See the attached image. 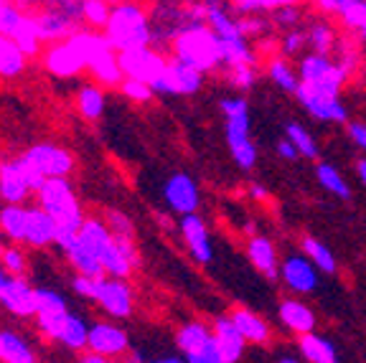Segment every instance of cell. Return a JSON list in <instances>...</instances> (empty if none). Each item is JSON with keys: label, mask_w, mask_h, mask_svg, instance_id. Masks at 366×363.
Here are the masks:
<instances>
[{"label": "cell", "mask_w": 366, "mask_h": 363, "mask_svg": "<svg viewBox=\"0 0 366 363\" xmlns=\"http://www.w3.org/2000/svg\"><path fill=\"white\" fill-rule=\"evenodd\" d=\"M277 320H280V325L287 330V333L297 335V338L315 330L313 307H310L303 297H297V295L280 300V305H277Z\"/></svg>", "instance_id": "20"}, {"label": "cell", "mask_w": 366, "mask_h": 363, "mask_svg": "<svg viewBox=\"0 0 366 363\" xmlns=\"http://www.w3.org/2000/svg\"><path fill=\"white\" fill-rule=\"evenodd\" d=\"M163 201L173 214L183 216V214H196L204 204V193L201 186L191 173L186 171H176L166 178L163 183Z\"/></svg>", "instance_id": "12"}, {"label": "cell", "mask_w": 366, "mask_h": 363, "mask_svg": "<svg viewBox=\"0 0 366 363\" xmlns=\"http://www.w3.org/2000/svg\"><path fill=\"white\" fill-rule=\"evenodd\" d=\"M232 81L234 86H242V89H249L257 81V66H239L232 69Z\"/></svg>", "instance_id": "49"}, {"label": "cell", "mask_w": 366, "mask_h": 363, "mask_svg": "<svg viewBox=\"0 0 366 363\" xmlns=\"http://www.w3.org/2000/svg\"><path fill=\"white\" fill-rule=\"evenodd\" d=\"M356 178H359V186L366 191V155L361 160H356Z\"/></svg>", "instance_id": "51"}, {"label": "cell", "mask_w": 366, "mask_h": 363, "mask_svg": "<svg viewBox=\"0 0 366 363\" xmlns=\"http://www.w3.org/2000/svg\"><path fill=\"white\" fill-rule=\"evenodd\" d=\"M109 0H84L81 3V21H86L94 29H104L109 21Z\"/></svg>", "instance_id": "42"}, {"label": "cell", "mask_w": 366, "mask_h": 363, "mask_svg": "<svg viewBox=\"0 0 366 363\" xmlns=\"http://www.w3.org/2000/svg\"><path fill=\"white\" fill-rule=\"evenodd\" d=\"M0 305L16 318H31L36 315V287L23 274H11L0 287Z\"/></svg>", "instance_id": "17"}, {"label": "cell", "mask_w": 366, "mask_h": 363, "mask_svg": "<svg viewBox=\"0 0 366 363\" xmlns=\"http://www.w3.org/2000/svg\"><path fill=\"white\" fill-rule=\"evenodd\" d=\"M120 56V66L122 74L130 76V79H140V81H153L155 76L166 69V59L155 54L150 46H140V49H130V51H117Z\"/></svg>", "instance_id": "18"}, {"label": "cell", "mask_w": 366, "mask_h": 363, "mask_svg": "<svg viewBox=\"0 0 366 363\" xmlns=\"http://www.w3.org/2000/svg\"><path fill=\"white\" fill-rule=\"evenodd\" d=\"M64 254H66L69 264H71L76 272L92 274V277H99V274H104V267H102V262H99V257L94 254V252L84 244V242H81V237H76L74 242L64 249Z\"/></svg>", "instance_id": "35"}, {"label": "cell", "mask_w": 366, "mask_h": 363, "mask_svg": "<svg viewBox=\"0 0 366 363\" xmlns=\"http://www.w3.org/2000/svg\"><path fill=\"white\" fill-rule=\"evenodd\" d=\"M320 269L313 264L305 252H290L280 259V274L277 279L282 282V287L297 297H308L313 292H318L320 287Z\"/></svg>", "instance_id": "9"}, {"label": "cell", "mask_w": 366, "mask_h": 363, "mask_svg": "<svg viewBox=\"0 0 366 363\" xmlns=\"http://www.w3.org/2000/svg\"><path fill=\"white\" fill-rule=\"evenodd\" d=\"M305 34H308L310 51H333V46H336V29H333L326 18H310L305 23Z\"/></svg>", "instance_id": "36"}, {"label": "cell", "mask_w": 366, "mask_h": 363, "mask_svg": "<svg viewBox=\"0 0 366 363\" xmlns=\"http://www.w3.org/2000/svg\"><path fill=\"white\" fill-rule=\"evenodd\" d=\"M0 34L16 39L29 56L39 51L41 36H39V26H36V18L26 16V13L18 11L11 3L0 6Z\"/></svg>", "instance_id": "15"}, {"label": "cell", "mask_w": 366, "mask_h": 363, "mask_svg": "<svg viewBox=\"0 0 366 363\" xmlns=\"http://www.w3.org/2000/svg\"><path fill=\"white\" fill-rule=\"evenodd\" d=\"M69 300L64 292L54 287H36V315H56V312H66Z\"/></svg>", "instance_id": "40"}, {"label": "cell", "mask_w": 366, "mask_h": 363, "mask_svg": "<svg viewBox=\"0 0 366 363\" xmlns=\"http://www.w3.org/2000/svg\"><path fill=\"white\" fill-rule=\"evenodd\" d=\"M173 59L178 61H186L191 66L201 69V71H212L219 69V41L206 21L194 23L189 29H183L181 34L173 39Z\"/></svg>", "instance_id": "5"}, {"label": "cell", "mask_w": 366, "mask_h": 363, "mask_svg": "<svg viewBox=\"0 0 366 363\" xmlns=\"http://www.w3.org/2000/svg\"><path fill=\"white\" fill-rule=\"evenodd\" d=\"M104 91L102 86H94V84H84L76 94V107H79L81 117L86 119H99L104 114Z\"/></svg>", "instance_id": "39"}, {"label": "cell", "mask_w": 366, "mask_h": 363, "mask_svg": "<svg viewBox=\"0 0 366 363\" xmlns=\"http://www.w3.org/2000/svg\"><path fill=\"white\" fill-rule=\"evenodd\" d=\"M122 91H125L127 99H132V102H148L150 96L155 94L153 89H150L148 81H140V79H130V76H125L122 79Z\"/></svg>", "instance_id": "43"}, {"label": "cell", "mask_w": 366, "mask_h": 363, "mask_svg": "<svg viewBox=\"0 0 366 363\" xmlns=\"http://www.w3.org/2000/svg\"><path fill=\"white\" fill-rule=\"evenodd\" d=\"M282 135H287L292 142H295V148L300 150V155H303L305 160H318L320 155V148H318V140H315V135L308 130V127H303L297 119H290L285 127H282Z\"/></svg>", "instance_id": "38"}, {"label": "cell", "mask_w": 366, "mask_h": 363, "mask_svg": "<svg viewBox=\"0 0 366 363\" xmlns=\"http://www.w3.org/2000/svg\"><path fill=\"white\" fill-rule=\"evenodd\" d=\"M219 112L224 117V140L232 160L244 173L254 171L259 150L252 140V112L244 94H227L219 99Z\"/></svg>", "instance_id": "1"}, {"label": "cell", "mask_w": 366, "mask_h": 363, "mask_svg": "<svg viewBox=\"0 0 366 363\" xmlns=\"http://www.w3.org/2000/svg\"><path fill=\"white\" fill-rule=\"evenodd\" d=\"M295 99L315 122H323V125H346L349 122V107L338 91H323L303 84L297 89Z\"/></svg>", "instance_id": "11"}, {"label": "cell", "mask_w": 366, "mask_h": 363, "mask_svg": "<svg viewBox=\"0 0 366 363\" xmlns=\"http://www.w3.org/2000/svg\"><path fill=\"white\" fill-rule=\"evenodd\" d=\"M102 277V274H99ZM99 277H92V274H81L76 272V277L71 279V289H74L76 297H84V300L94 302V295H97V282Z\"/></svg>", "instance_id": "44"}, {"label": "cell", "mask_w": 366, "mask_h": 363, "mask_svg": "<svg viewBox=\"0 0 366 363\" xmlns=\"http://www.w3.org/2000/svg\"><path fill=\"white\" fill-rule=\"evenodd\" d=\"M274 153H277V158L287 160V163H295V160L303 158V155H300V150L295 148V142H292L287 135H282L280 140L274 142Z\"/></svg>", "instance_id": "48"}, {"label": "cell", "mask_w": 366, "mask_h": 363, "mask_svg": "<svg viewBox=\"0 0 366 363\" xmlns=\"http://www.w3.org/2000/svg\"><path fill=\"white\" fill-rule=\"evenodd\" d=\"M297 348L303 353V358L308 363H336L341 361V348L338 343L333 341L331 335H323V333H305L297 338Z\"/></svg>", "instance_id": "26"}, {"label": "cell", "mask_w": 366, "mask_h": 363, "mask_svg": "<svg viewBox=\"0 0 366 363\" xmlns=\"http://www.w3.org/2000/svg\"><path fill=\"white\" fill-rule=\"evenodd\" d=\"M3 237H6V234H3V232H0V257H3V252H6V242H3Z\"/></svg>", "instance_id": "55"}, {"label": "cell", "mask_w": 366, "mask_h": 363, "mask_svg": "<svg viewBox=\"0 0 366 363\" xmlns=\"http://www.w3.org/2000/svg\"><path fill=\"white\" fill-rule=\"evenodd\" d=\"M346 132H349L351 142L366 155V122H346Z\"/></svg>", "instance_id": "50"}, {"label": "cell", "mask_w": 366, "mask_h": 363, "mask_svg": "<svg viewBox=\"0 0 366 363\" xmlns=\"http://www.w3.org/2000/svg\"><path fill=\"white\" fill-rule=\"evenodd\" d=\"M26 222H29V206L6 204L0 209V232L16 244H26Z\"/></svg>", "instance_id": "34"}, {"label": "cell", "mask_w": 366, "mask_h": 363, "mask_svg": "<svg viewBox=\"0 0 366 363\" xmlns=\"http://www.w3.org/2000/svg\"><path fill=\"white\" fill-rule=\"evenodd\" d=\"M94 302L107 312L109 318L122 320L132 315V287L127 284V277H112L102 274L97 282V295Z\"/></svg>", "instance_id": "14"}, {"label": "cell", "mask_w": 366, "mask_h": 363, "mask_svg": "<svg viewBox=\"0 0 366 363\" xmlns=\"http://www.w3.org/2000/svg\"><path fill=\"white\" fill-rule=\"evenodd\" d=\"M127 348H130V338H127V333L117 323L102 320V323H94L89 328L86 351L102 353L107 358H120L127 353Z\"/></svg>", "instance_id": "19"}, {"label": "cell", "mask_w": 366, "mask_h": 363, "mask_svg": "<svg viewBox=\"0 0 366 363\" xmlns=\"http://www.w3.org/2000/svg\"><path fill=\"white\" fill-rule=\"evenodd\" d=\"M26 59L29 54L23 51V46L16 39L0 34V76L3 79H16L18 74H23Z\"/></svg>", "instance_id": "33"}, {"label": "cell", "mask_w": 366, "mask_h": 363, "mask_svg": "<svg viewBox=\"0 0 366 363\" xmlns=\"http://www.w3.org/2000/svg\"><path fill=\"white\" fill-rule=\"evenodd\" d=\"M69 41L79 49V54L84 56V66L92 71V76L99 84H122V66L117 49L109 44V39L104 34H89V31H74L69 36Z\"/></svg>", "instance_id": "4"}, {"label": "cell", "mask_w": 366, "mask_h": 363, "mask_svg": "<svg viewBox=\"0 0 366 363\" xmlns=\"http://www.w3.org/2000/svg\"><path fill=\"white\" fill-rule=\"evenodd\" d=\"M46 178L36 171V165L23 153L18 158L0 160V199L3 204H23L31 193L44 186Z\"/></svg>", "instance_id": "6"}, {"label": "cell", "mask_w": 366, "mask_h": 363, "mask_svg": "<svg viewBox=\"0 0 366 363\" xmlns=\"http://www.w3.org/2000/svg\"><path fill=\"white\" fill-rule=\"evenodd\" d=\"M0 262H3V267H6L11 274H23V272H26V254L18 249L16 242H13V247H6V252H3Z\"/></svg>", "instance_id": "45"}, {"label": "cell", "mask_w": 366, "mask_h": 363, "mask_svg": "<svg viewBox=\"0 0 366 363\" xmlns=\"http://www.w3.org/2000/svg\"><path fill=\"white\" fill-rule=\"evenodd\" d=\"M89 328L92 325L86 323L84 315H76V312L69 310L56 338H54V343L66 348V351H84L86 343H89Z\"/></svg>", "instance_id": "27"}, {"label": "cell", "mask_w": 366, "mask_h": 363, "mask_svg": "<svg viewBox=\"0 0 366 363\" xmlns=\"http://www.w3.org/2000/svg\"><path fill=\"white\" fill-rule=\"evenodd\" d=\"M178 229H181V237H183V242H186V247H189L196 264H201V267L212 264L214 257H217V247H214L212 232L206 227L204 216H201L199 211H196V214L178 216Z\"/></svg>", "instance_id": "13"}, {"label": "cell", "mask_w": 366, "mask_h": 363, "mask_svg": "<svg viewBox=\"0 0 366 363\" xmlns=\"http://www.w3.org/2000/svg\"><path fill=\"white\" fill-rule=\"evenodd\" d=\"M212 328H214V335H217V343H219V351H222L224 363H237L247 356L249 341H247L244 335H242V330L237 328L232 315H219V318L214 320Z\"/></svg>", "instance_id": "21"}, {"label": "cell", "mask_w": 366, "mask_h": 363, "mask_svg": "<svg viewBox=\"0 0 366 363\" xmlns=\"http://www.w3.org/2000/svg\"><path fill=\"white\" fill-rule=\"evenodd\" d=\"M315 181H318V186L323 188L326 193H331V196H336V199L341 201H349L351 199V183L349 178H346V173L338 168L336 163H328V160H315Z\"/></svg>", "instance_id": "29"}, {"label": "cell", "mask_w": 366, "mask_h": 363, "mask_svg": "<svg viewBox=\"0 0 366 363\" xmlns=\"http://www.w3.org/2000/svg\"><path fill=\"white\" fill-rule=\"evenodd\" d=\"M176 348L183 353L186 363H224L214 328L201 320L183 323L176 330Z\"/></svg>", "instance_id": "8"}, {"label": "cell", "mask_w": 366, "mask_h": 363, "mask_svg": "<svg viewBox=\"0 0 366 363\" xmlns=\"http://www.w3.org/2000/svg\"><path fill=\"white\" fill-rule=\"evenodd\" d=\"M303 252L313 259V264L323 274H336L338 272V259L326 242H320V239H313V237H305L303 239Z\"/></svg>", "instance_id": "37"}, {"label": "cell", "mask_w": 366, "mask_h": 363, "mask_svg": "<svg viewBox=\"0 0 366 363\" xmlns=\"http://www.w3.org/2000/svg\"><path fill=\"white\" fill-rule=\"evenodd\" d=\"M11 277V272H8L6 267H3V262H0V287H3V284H6V279Z\"/></svg>", "instance_id": "54"}, {"label": "cell", "mask_w": 366, "mask_h": 363, "mask_svg": "<svg viewBox=\"0 0 366 363\" xmlns=\"http://www.w3.org/2000/svg\"><path fill=\"white\" fill-rule=\"evenodd\" d=\"M26 244L44 249V247L56 244V222L46 209L39 204L29 206V222H26Z\"/></svg>", "instance_id": "24"}, {"label": "cell", "mask_w": 366, "mask_h": 363, "mask_svg": "<svg viewBox=\"0 0 366 363\" xmlns=\"http://www.w3.org/2000/svg\"><path fill=\"white\" fill-rule=\"evenodd\" d=\"M247 257H249L252 267L257 269L262 277L277 279V274H280V252H277V247L272 244L269 237L254 234L247 242Z\"/></svg>", "instance_id": "22"}, {"label": "cell", "mask_w": 366, "mask_h": 363, "mask_svg": "<svg viewBox=\"0 0 366 363\" xmlns=\"http://www.w3.org/2000/svg\"><path fill=\"white\" fill-rule=\"evenodd\" d=\"M79 361H81V363H107L109 358H107V356H102V353H94V351H92V353H81Z\"/></svg>", "instance_id": "53"}, {"label": "cell", "mask_w": 366, "mask_h": 363, "mask_svg": "<svg viewBox=\"0 0 366 363\" xmlns=\"http://www.w3.org/2000/svg\"><path fill=\"white\" fill-rule=\"evenodd\" d=\"M249 196L254 201H264L267 199V188L259 186V183H249Z\"/></svg>", "instance_id": "52"}, {"label": "cell", "mask_w": 366, "mask_h": 363, "mask_svg": "<svg viewBox=\"0 0 366 363\" xmlns=\"http://www.w3.org/2000/svg\"><path fill=\"white\" fill-rule=\"evenodd\" d=\"M320 8L341 18L366 46V0H320Z\"/></svg>", "instance_id": "25"}, {"label": "cell", "mask_w": 366, "mask_h": 363, "mask_svg": "<svg viewBox=\"0 0 366 363\" xmlns=\"http://www.w3.org/2000/svg\"><path fill=\"white\" fill-rule=\"evenodd\" d=\"M36 199H39L41 209H46L54 216V222H56V247L64 252L79 237V229L86 219L81 214V206L76 201L74 188L69 183V176L46 178L44 186L36 191Z\"/></svg>", "instance_id": "2"}, {"label": "cell", "mask_w": 366, "mask_h": 363, "mask_svg": "<svg viewBox=\"0 0 366 363\" xmlns=\"http://www.w3.org/2000/svg\"><path fill=\"white\" fill-rule=\"evenodd\" d=\"M274 21L280 23V29H292V26H303V13L295 6H282L274 13Z\"/></svg>", "instance_id": "47"}, {"label": "cell", "mask_w": 366, "mask_h": 363, "mask_svg": "<svg viewBox=\"0 0 366 363\" xmlns=\"http://www.w3.org/2000/svg\"><path fill=\"white\" fill-rule=\"evenodd\" d=\"M0 361L6 363H34L36 351L21 333L11 328H0Z\"/></svg>", "instance_id": "32"}, {"label": "cell", "mask_w": 366, "mask_h": 363, "mask_svg": "<svg viewBox=\"0 0 366 363\" xmlns=\"http://www.w3.org/2000/svg\"><path fill=\"white\" fill-rule=\"evenodd\" d=\"M104 36L117 51H130L153 44V23L137 3H117L109 11Z\"/></svg>", "instance_id": "3"}, {"label": "cell", "mask_w": 366, "mask_h": 363, "mask_svg": "<svg viewBox=\"0 0 366 363\" xmlns=\"http://www.w3.org/2000/svg\"><path fill=\"white\" fill-rule=\"evenodd\" d=\"M308 51V34H305V23L303 26H292L285 29L280 39V54L287 59H300Z\"/></svg>", "instance_id": "41"}, {"label": "cell", "mask_w": 366, "mask_h": 363, "mask_svg": "<svg viewBox=\"0 0 366 363\" xmlns=\"http://www.w3.org/2000/svg\"><path fill=\"white\" fill-rule=\"evenodd\" d=\"M107 224H109V229H112V234L117 239H132V237H135V234H132L130 219H127L125 214H120V211H109Z\"/></svg>", "instance_id": "46"}, {"label": "cell", "mask_w": 366, "mask_h": 363, "mask_svg": "<svg viewBox=\"0 0 366 363\" xmlns=\"http://www.w3.org/2000/svg\"><path fill=\"white\" fill-rule=\"evenodd\" d=\"M267 79L272 81L274 89H280L282 94H297V89L303 86V79H300V71H297L295 64H290L287 56L280 59H269L267 61Z\"/></svg>", "instance_id": "30"}, {"label": "cell", "mask_w": 366, "mask_h": 363, "mask_svg": "<svg viewBox=\"0 0 366 363\" xmlns=\"http://www.w3.org/2000/svg\"><path fill=\"white\" fill-rule=\"evenodd\" d=\"M29 160L36 165V171L44 178H61L74 171V158L66 148L54 145V142H39L29 148Z\"/></svg>", "instance_id": "16"}, {"label": "cell", "mask_w": 366, "mask_h": 363, "mask_svg": "<svg viewBox=\"0 0 366 363\" xmlns=\"http://www.w3.org/2000/svg\"><path fill=\"white\" fill-rule=\"evenodd\" d=\"M109 3H117V0H109Z\"/></svg>", "instance_id": "57"}, {"label": "cell", "mask_w": 366, "mask_h": 363, "mask_svg": "<svg viewBox=\"0 0 366 363\" xmlns=\"http://www.w3.org/2000/svg\"><path fill=\"white\" fill-rule=\"evenodd\" d=\"M46 69H49L54 76H74L86 66H84V56L79 54V49L69 39H64V41H56V46H51V49L46 51Z\"/></svg>", "instance_id": "23"}, {"label": "cell", "mask_w": 366, "mask_h": 363, "mask_svg": "<svg viewBox=\"0 0 366 363\" xmlns=\"http://www.w3.org/2000/svg\"><path fill=\"white\" fill-rule=\"evenodd\" d=\"M297 71L305 86L323 91H338L349 79V69L341 59L331 56V51H305L297 59Z\"/></svg>", "instance_id": "7"}, {"label": "cell", "mask_w": 366, "mask_h": 363, "mask_svg": "<svg viewBox=\"0 0 366 363\" xmlns=\"http://www.w3.org/2000/svg\"><path fill=\"white\" fill-rule=\"evenodd\" d=\"M204 74L206 71L191 66V64L171 59L166 69L150 81V89L160 96H189L204 86Z\"/></svg>", "instance_id": "10"}, {"label": "cell", "mask_w": 366, "mask_h": 363, "mask_svg": "<svg viewBox=\"0 0 366 363\" xmlns=\"http://www.w3.org/2000/svg\"><path fill=\"white\" fill-rule=\"evenodd\" d=\"M232 318H234L237 328L242 330V335L249 341V346H267L269 343L272 328H269V323L262 315H257V312H252V310H242L239 307V310L232 312Z\"/></svg>", "instance_id": "31"}, {"label": "cell", "mask_w": 366, "mask_h": 363, "mask_svg": "<svg viewBox=\"0 0 366 363\" xmlns=\"http://www.w3.org/2000/svg\"><path fill=\"white\" fill-rule=\"evenodd\" d=\"M74 21L69 13H64L61 8L56 11H46L41 16H36V26H39V36L41 41H49V44H56L74 34Z\"/></svg>", "instance_id": "28"}, {"label": "cell", "mask_w": 366, "mask_h": 363, "mask_svg": "<svg viewBox=\"0 0 366 363\" xmlns=\"http://www.w3.org/2000/svg\"><path fill=\"white\" fill-rule=\"evenodd\" d=\"M3 3H6V0H0V6H3Z\"/></svg>", "instance_id": "56"}]
</instances>
